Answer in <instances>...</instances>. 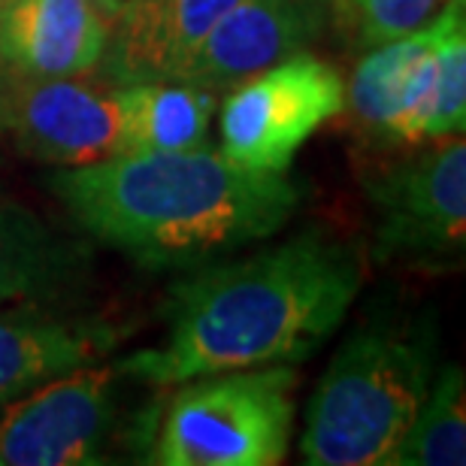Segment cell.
<instances>
[{
	"mask_svg": "<svg viewBox=\"0 0 466 466\" xmlns=\"http://www.w3.org/2000/svg\"><path fill=\"white\" fill-rule=\"evenodd\" d=\"M216 97L191 82H134L121 86L125 155L185 152L207 143Z\"/></svg>",
	"mask_w": 466,
	"mask_h": 466,
	"instance_id": "cell-15",
	"label": "cell"
},
{
	"mask_svg": "<svg viewBox=\"0 0 466 466\" xmlns=\"http://www.w3.org/2000/svg\"><path fill=\"white\" fill-rule=\"evenodd\" d=\"M0 463H4V461H0Z\"/></svg>",
	"mask_w": 466,
	"mask_h": 466,
	"instance_id": "cell-23",
	"label": "cell"
},
{
	"mask_svg": "<svg viewBox=\"0 0 466 466\" xmlns=\"http://www.w3.org/2000/svg\"><path fill=\"white\" fill-rule=\"evenodd\" d=\"M342 106L339 73L309 52H294L233 86L221 109V155L251 170L285 173L297 148Z\"/></svg>",
	"mask_w": 466,
	"mask_h": 466,
	"instance_id": "cell-5",
	"label": "cell"
},
{
	"mask_svg": "<svg viewBox=\"0 0 466 466\" xmlns=\"http://www.w3.org/2000/svg\"><path fill=\"white\" fill-rule=\"evenodd\" d=\"M0 4H6V0H0Z\"/></svg>",
	"mask_w": 466,
	"mask_h": 466,
	"instance_id": "cell-21",
	"label": "cell"
},
{
	"mask_svg": "<svg viewBox=\"0 0 466 466\" xmlns=\"http://www.w3.org/2000/svg\"><path fill=\"white\" fill-rule=\"evenodd\" d=\"M88 267V246L55 233L25 207H0V306L67 294Z\"/></svg>",
	"mask_w": 466,
	"mask_h": 466,
	"instance_id": "cell-14",
	"label": "cell"
},
{
	"mask_svg": "<svg viewBox=\"0 0 466 466\" xmlns=\"http://www.w3.org/2000/svg\"><path fill=\"white\" fill-rule=\"evenodd\" d=\"M4 86H0V130H4Z\"/></svg>",
	"mask_w": 466,
	"mask_h": 466,
	"instance_id": "cell-20",
	"label": "cell"
},
{
	"mask_svg": "<svg viewBox=\"0 0 466 466\" xmlns=\"http://www.w3.org/2000/svg\"><path fill=\"white\" fill-rule=\"evenodd\" d=\"M451 0H349L360 46H381L421 31Z\"/></svg>",
	"mask_w": 466,
	"mask_h": 466,
	"instance_id": "cell-18",
	"label": "cell"
},
{
	"mask_svg": "<svg viewBox=\"0 0 466 466\" xmlns=\"http://www.w3.org/2000/svg\"><path fill=\"white\" fill-rule=\"evenodd\" d=\"M91 4H95L100 13L109 18V15H116L121 6H125V0H91Z\"/></svg>",
	"mask_w": 466,
	"mask_h": 466,
	"instance_id": "cell-19",
	"label": "cell"
},
{
	"mask_svg": "<svg viewBox=\"0 0 466 466\" xmlns=\"http://www.w3.org/2000/svg\"><path fill=\"white\" fill-rule=\"evenodd\" d=\"M116 367H76L36 385L0 418V461L13 466L104 463L116 433Z\"/></svg>",
	"mask_w": 466,
	"mask_h": 466,
	"instance_id": "cell-7",
	"label": "cell"
},
{
	"mask_svg": "<svg viewBox=\"0 0 466 466\" xmlns=\"http://www.w3.org/2000/svg\"><path fill=\"white\" fill-rule=\"evenodd\" d=\"M436 376L431 319L376 315L333 354L306 409L309 466H379L403 440Z\"/></svg>",
	"mask_w": 466,
	"mask_h": 466,
	"instance_id": "cell-3",
	"label": "cell"
},
{
	"mask_svg": "<svg viewBox=\"0 0 466 466\" xmlns=\"http://www.w3.org/2000/svg\"><path fill=\"white\" fill-rule=\"evenodd\" d=\"M466 463V397L463 370L445 367L433 376L421 409L385 466H463Z\"/></svg>",
	"mask_w": 466,
	"mask_h": 466,
	"instance_id": "cell-16",
	"label": "cell"
},
{
	"mask_svg": "<svg viewBox=\"0 0 466 466\" xmlns=\"http://www.w3.org/2000/svg\"><path fill=\"white\" fill-rule=\"evenodd\" d=\"M360 260L321 230L179 279L164 303L167 342L118 363V376L179 385L230 370L306 360L360 291Z\"/></svg>",
	"mask_w": 466,
	"mask_h": 466,
	"instance_id": "cell-1",
	"label": "cell"
},
{
	"mask_svg": "<svg viewBox=\"0 0 466 466\" xmlns=\"http://www.w3.org/2000/svg\"><path fill=\"white\" fill-rule=\"evenodd\" d=\"M436 36V88L427 121V139L454 137L466 121V22L463 0H451L440 13Z\"/></svg>",
	"mask_w": 466,
	"mask_h": 466,
	"instance_id": "cell-17",
	"label": "cell"
},
{
	"mask_svg": "<svg viewBox=\"0 0 466 466\" xmlns=\"http://www.w3.org/2000/svg\"><path fill=\"white\" fill-rule=\"evenodd\" d=\"M70 218L146 269H182L267 239L300 207L285 173L209 148L134 152L49 179Z\"/></svg>",
	"mask_w": 466,
	"mask_h": 466,
	"instance_id": "cell-2",
	"label": "cell"
},
{
	"mask_svg": "<svg viewBox=\"0 0 466 466\" xmlns=\"http://www.w3.org/2000/svg\"><path fill=\"white\" fill-rule=\"evenodd\" d=\"M297 372L288 367L230 370L191 379L173 397L152 463L273 466L285 461L294 421Z\"/></svg>",
	"mask_w": 466,
	"mask_h": 466,
	"instance_id": "cell-4",
	"label": "cell"
},
{
	"mask_svg": "<svg viewBox=\"0 0 466 466\" xmlns=\"http://www.w3.org/2000/svg\"><path fill=\"white\" fill-rule=\"evenodd\" d=\"M239 0H125L100 58L118 86L182 79L212 25Z\"/></svg>",
	"mask_w": 466,
	"mask_h": 466,
	"instance_id": "cell-11",
	"label": "cell"
},
{
	"mask_svg": "<svg viewBox=\"0 0 466 466\" xmlns=\"http://www.w3.org/2000/svg\"><path fill=\"white\" fill-rule=\"evenodd\" d=\"M109 18L91 0H6L0 61L22 79L82 76L100 67Z\"/></svg>",
	"mask_w": 466,
	"mask_h": 466,
	"instance_id": "cell-12",
	"label": "cell"
},
{
	"mask_svg": "<svg viewBox=\"0 0 466 466\" xmlns=\"http://www.w3.org/2000/svg\"><path fill=\"white\" fill-rule=\"evenodd\" d=\"M4 125L18 148L43 164L88 167L125 155L121 86L109 76H15L4 88Z\"/></svg>",
	"mask_w": 466,
	"mask_h": 466,
	"instance_id": "cell-8",
	"label": "cell"
},
{
	"mask_svg": "<svg viewBox=\"0 0 466 466\" xmlns=\"http://www.w3.org/2000/svg\"><path fill=\"white\" fill-rule=\"evenodd\" d=\"M330 0H239L212 25L179 82L233 88L324 31Z\"/></svg>",
	"mask_w": 466,
	"mask_h": 466,
	"instance_id": "cell-9",
	"label": "cell"
},
{
	"mask_svg": "<svg viewBox=\"0 0 466 466\" xmlns=\"http://www.w3.org/2000/svg\"><path fill=\"white\" fill-rule=\"evenodd\" d=\"M440 18V15H436ZM372 46L349 88L351 118L385 143H421L433 109L440 22Z\"/></svg>",
	"mask_w": 466,
	"mask_h": 466,
	"instance_id": "cell-10",
	"label": "cell"
},
{
	"mask_svg": "<svg viewBox=\"0 0 466 466\" xmlns=\"http://www.w3.org/2000/svg\"><path fill=\"white\" fill-rule=\"evenodd\" d=\"M342 4H349V0H342Z\"/></svg>",
	"mask_w": 466,
	"mask_h": 466,
	"instance_id": "cell-22",
	"label": "cell"
},
{
	"mask_svg": "<svg viewBox=\"0 0 466 466\" xmlns=\"http://www.w3.org/2000/svg\"><path fill=\"white\" fill-rule=\"evenodd\" d=\"M376 260L436 264L466 242V146L449 139L433 152L370 182Z\"/></svg>",
	"mask_w": 466,
	"mask_h": 466,
	"instance_id": "cell-6",
	"label": "cell"
},
{
	"mask_svg": "<svg viewBox=\"0 0 466 466\" xmlns=\"http://www.w3.org/2000/svg\"><path fill=\"white\" fill-rule=\"evenodd\" d=\"M116 333L106 324L58 319L49 312H0V406L13 403L61 372L86 367L109 351Z\"/></svg>",
	"mask_w": 466,
	"mask_h": 466,
	"instance_id": "cell-13",
	"label": "cell"
}]
</instances>
